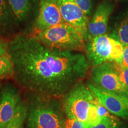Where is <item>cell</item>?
<instances>
[{
    "label": "cell",
    "instance_id": "cell-1",
    "mask_svg": "<svg viewBox=\"0 0 128 128\" xmlns=\"http://www.w3.org/2000/svg\"><path fill=\"white\" fill-rule=\"evenodd\" d=\"M8 54L14 64L12 80L30 93L62 98L89 71L84 54L49 48L23 33L10 40Z\"/></svg>",
    "mask_w": 128,
    "mask_h": 128
},
{
    "label": "cell",
    "instance_id": "cell-2",
    "mask_svg": "<svg viewBox=\"0 0 128 128\" xmlns=\"http://www.w3.org/2000/svg\"><path fill=\"white\" fill-rule=\"evenodd\" d=\"M60 99L30 93L26 128H64L66 116Z\"/></svg>",
    "mask_w": 128,
    "mask_h": 128
},
{
    "label": "cell",
    "instance_id": "cell-3",
    "mask_svg": "<svg viewBox=\"0 0 128 128\" xmlns=\"http://www.w3.org/2000/svg\"><path fill=\"white\" fill-rule=\"evenodd\" d=\"M33 36L48 47L62 50L86 52L84 38L72 26L66 23L59 24Z\"/></svg>",
    "mask_w": 128,
    "mask_h": 128
},
{
    "label": "cell",
    "instance_id": "cell-4",
    "mask_svg": "<svg viewBox=\"0 0 128 128\" xmlns=\"http://www.w3.org/2000/svg\"><path fill=\"white\" fill-rule=\"evenodd\" d=\"M62 106L66 118L86 123L91 106L97 97L82 81L75 84L64 96Z\"/></svg>",
    "mask_w": 128,
    "mask_h": 128
},
{
    "label": "cell",
    "instance_id": "cell-5",
    "mask_svg": "<svg viewBox=\"0 0 128 128\" xmlns=\"http://www.w3.org/2000/svg\"><path fill=\"white\" fill-rule=\"evenodd\" d=\"M120 65L106 62L92 67L90 72L92 84L106 92L128 96V88L120 78Z\"/></svg>",
    "mask_w": 128,
    "mask_h": 128
},
{
    "label": "cell",
    "instance_id": "cell-6",
    "mask_svg": "<svg viewBox=\"0 0 128 128\" xmlns=\"http://www.w3.org/2000/svg\"><path fill=\"white\" fill-rule=\"evenodd\" d=\"M112 39L113 38L107 34L87 39L85 52L89 64L92 67L106 62H112Z\"/></svg>",
    "mask_w": 128,
    "mask_h": 128
},
{
    "label": "cell",
    "instance_id": "cell-7",
    "mask_svg": "<svg viewBox=\"0 0 128 128\" xmlns=\"http://www.w3.org/2000/svg\"><path fill=\"white\" fill-rule=\"evenodd\" d=\"M22 101L18 87L10 82L3 85L0 92V128H6Z\"/></svg>",
    "mask_w": 128,
    "mask_h": 128
},
{
    "label": "cell",
    "instance_id": "cell-8",
    "mask_svg": "<svg viewBox=\"0 0 128 128\" xmlns=\"http://www.w3.org/2000/svg\"><path fill=\"white\" fill-rule=\"evenodd\" d=\"M62 17L65 23L75 28L84 39H87L88 16L84 13L75 0H57Z\"/></svg>",
    "mask_w": 128,
    "mask_h": 128
},
{
    "label": "cell",
    "instance_id": "cell-9",
    "mask_svg": "<svg viewBox=\"0 0 128 128\" xmlns=\"http://www.w3.org/2000/svg\"><path fill=\"white\" fill-rule=\"evenodd\" d=\"M87 86L95 94L99 102L112 114L116 117L128 119V96L106 92L92 83H89Z\"/></svg>",
    "mask_w": 128,
    "mask_h": 128
},
{
    "label": "cell",
    "instance_id": "cell-10",
    "mask_svg": "<svg viewBox=\"0 0 128 128\" xmlns=\"http://www.w3.org/2000/svg\"><path fill=\"white\" fill-rule=\"evenodd\" d=\"M39 9L34 24L36 33L65 23L60 12L57 0H40Z\"/></svg>",
    "mask_w": 128,
    "mask_h": 128
},
{
    "label": "cell",
    "instance_id": "cell-11",
    "mask_svg": "<svg viewBox=\"0 0 128 128\" xmlns=\"http://www.w3.org/2000/svg\"><path fill=\"white\" fill-rule=\"evenodd\" d=\"M113 10V5L108 1H104L99 5L88 25L87 39L106 34L108 19Z\"/></svg>",
    "mask_w": 128,
    "mask_h": 128
},
{
    "label": "cell",
    "instance_id": "cell-12",
    "mask_svg": "<svg viewBox=\"0 0 128 128\" xmlns=\"http://www.w3.org/2000/svg\"><path fill=\"white\" fill-rule=\"evenodd\" d=\"M17 28V22L8 0H0V37L12 34Z\"/></svg>",
    "mask_w": 128,
    "mask_h": 128
},
{
    "label": "cell",
    "instance_id": "cell-13",
    "mask_svg": "<svg viewBox=\"0 0 128 128\" xmlns=\"http://www.w3.org/2000/svg\"><path fill=\"white\" fill-rule=\"evenodd\" d=\"M17 23L26 22L40 0H8Z\"/></svg>",
    "mask_w": 128,
    "mask_h": 128
},
{
    "label": "cell",
    "instance_id": "cell-14",
    "mask_svg": "<svg viewBox=\"0 0 128 128\" xmlns=\"http://www.w3.org/2000/svg\"><path fill=\"white\" fill-rule=\"evenodd\" d=\"M28 116V104L22 101L14 116L5 128H23Z\"/></svg>",
    "mask_w": 128,
    "mask_h": 128
},
{
    "label": "cell",
    "instance_id": "cell-15",
    "mask_svg": "<svg viewBox=\"0 0 128 128\" xmlns=\"http://www.w3.org/2000/svg\"><path fill=\"white\" fill-rule=\"evenodd\" d=\"M14 76V64L8 54L0 56V80L12 79Z\"/></svg>",
    "mask_w": 128,
    "mask_h": 128
},
{
    "label": "cell",
    "instance_id": "cell-16",
    "mask_svg": "<svg viewBox=\"0 0 128 128\" xmlns=\"http://www.w3.org/2000/svg\"><path fill=\"white\" fill-rule=\"evenodd\" d=\"M112 37L123 45H128V12L116 28L114 36Z\"/></svg>",
    "mask_w": 128,
    "mask_h": 128
},
{
    "label": "cell",
    "instance_id": "cell-17",
    "mask_svg": "<svg viewBox=\"0 0 128 128\" xmlns=\"http://www.w3.org/2000/svg\"><path fill=\"white\" fill-rule=\"evenodd\" d=\"M120 121L116 117L114 118H102L100 123L95 125L90 126L87 128H121Z\"/></svg>",
    "mask_w": 128,
    "mask_h": 128
},
{
    "label": "cell",
    "instance_id": "cell-18",
    "mask_svg": "<svg viewBox=\"0 0 128 128\" xmlns=\"http://www.w3.org/2000/svg\"><path fill=\"white\" fill-rule=\"evenodd\" d=\"M78 6L87 16L91 15L92 12V0H75Z\"/></svg>",
    "mask_w": 128,
    "mask_h": 128
},
{
    "label": "cell",
    "instance_id": "cell-19",
    "mask_svg": "<svg viewBox=\"0 0 128 128\" xmlns=\"http://www.w3.org/2000/svg\"><path fill=\"white\" fill-rule=\"evenodd\" d=\"M64 128H87V126L84 122L66 117L64 123Z\"/></svg>",
    "mask_w": 128,
    "mask_h": 128
},
{
    "label": "cell",
    "instance_id": "cell-20",
    "mask_svg": "<svg viewBox=\"0 0 128 128\" xmlns=\"http://www.w3.org/2000/svg\"><path fill=\"white\" fill-rule=\"evenodd\" d=\"M10 41L0 37V56L8 54Z\"/></svg>",
    "mask_w": 128,
    "mask_h": 128
},
{
    "label": "cell",
    "instance_id": "cell-21",
    "mask_svg": "<svg viewBox=\"0 0 128 128\" xmlns=\"http://www.w3.org/2000/svg\"><path fill=\"white\" fill-rule=\"evenodd\" d=\"M119 71L122 81L128 88V68H125L120 65Z\"/></svg>",
    "mask_w": 128,
    "mask_h": 128
},
{
    "label": "cell",
    "instance_id": "cell-22",
    "mask_svg": "<svg viewBox=\"0 0 128 128\" xmlns=\"http://www.w3.org/2000/svg\"><path fill=\"white\" fill-rule=\"evenodd\" d=\"M121 65L125 68H128V45L124 46Z\"/></svg>",
    "mask_w": 128,
    "mask_h": 128
},
{
    "label": "cell",
    "instance_id": "cell-23",
    "mask_svg": "<svg viewBox=\"0 0 128 128\" xmlns=\"http://www.w3.org/2000/svg\"><path fill=\"white\" fill-rule=\"evenodd\" d=\"M1 88H2V86H1V84H0V92H1Z\"/></svg>",
    "mask_w": 128,
    "mask_h": 128
}]
</instances>
